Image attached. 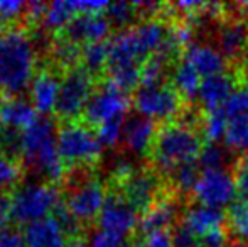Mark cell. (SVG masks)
I'll use <instances>...</instances> for the list:
<instances>
[{
	"instance_id": "cell-1",
	"label": "cell",
	"mask_w": 248,
	"mask_h": 247,
	"mask_svg": "<svg viewBox=\"0 0 248 247\" xmlns=\"http://www.w3.org/2000/svg\"><path fill=\"white\" fill-rule=\"evenodd\" d=\"M36 65V46L22 29L0 31V90L5 97H20L31 88Z\"/></svg>"
},
{
	"instance_id": "cell-2",
	"label": "cell",
	"mask_w": 248,
	"mask_h": 247,
	"mask_svg": "<svg viewBox=\"0 0 248 247\" xmlns=\"http://www.w3.org/2000/svg\"><path fill=\"white\" fill-rule=\"evenodd\" d=\"M20 156L24 165L46 183H56L66 173L58 151L56 125L47 117H39L20 134Z\"/></svg>"
},
{
	"instance_id": "cell-3",
	"label": "cell",
	"mask_w": 248,
	"mask_h": 247,
	"mask_svg": "<svg viewBox=\"0 0 248 247\" xmlns=\"http://www.w3.org/2000/svg\"><path fill=\"white\" fill-rule=\"evenodd\" d=\"M204 148V137L187 122H167L154 139L150 158L159 173L172 175L177 168L198 163Z\"/></svg>"
},
{
	"instance_id": "cell-4",
	"label": "cell",
	"mask_w": 248,
	"mask_h": 247,
	"mask_svg": "<svg viewBox=\"0 0 248 247\" xmlns=\"http://www.w3.org/2000/svg\"><path fill=\"white\" fill-rule=\"evenodd\" d=\"M12 220L17 224L31 225L34 222L52 217L59 207L58 188L46 181H29L17 186L10 195Z\"/></svg>"
},
{
	"instance_id": "cell-5",
	"label": "cell",
	"mask_w": 248,
	"mask_h": 247,
	"mask_svg": "<svg viewBox=\"0 0 248 247\" xmlns=\"http://www.w3.org/2000/svg\"><path fill=\"white\" fill-rule=\"evenodd\" d=\"M101 142L93 129L79 122H68L58 131V151L69 166L93 165L101 156Z\"/></svg>"
},
{
	"instance_id": "cell-6",
	"label": "cell",
	"mask_w": 248,
	"mask_h": 247,
	"mask_svg": "<svg viewBox=\"0 0 248 247\" xmlns=\"http://www.w3.org/2000/svg\"><path fill=\"white\" fill-rule=\"evenodd\" d=\"M107 198V190L98 180L81 173L79 176L71 178V186L68 190L64 205L79 224H90L95 218L98 220Z\"/></svg>"
},
{
	"instance_id": "cell-7",
	"label": "cell",
	"mask_w": 248,
	"mask_h": 247,
	"mask_svg": "<svg viewBox=\"0 0 248 247\" xmlns=\"http://www.w3.org/2000/svg\"><path fill=\"white\" fill-rule=\"evenodd\" d=\"M93 92V76L86 71L83 66L79 68H69L66 75L59 82V97L56 114L62 120L76 122L92 99Z\"/></svg>"
},
{
	"instance_id": "cell-8",
	"label": "cell",
	"mask_w": 248,
	"mask_h": 247,
	"mask_svg": "<svg viewBox=\"0 0 248 247\" xmlns=\"http://www.w3.org/2000/svg\"><path fill=\"white\" fill-rule=\"evenodd\" d=\"M134 107L139 115L150 119L152 122H172V119L181 112L183 97L172 85L139 86L134 95Z\"/></svg>"
},
{
	"instance_id": "cell-9",
	"label": "cell",
	"mask_w": 248,
	"mask_h": 247,
	"mask_svg": "<svg viewBox=\"0 0 248 247\" xmlns=\"http://www.w3.org/2000/svg\"><path fill=\"white\" fill-rule=\"evenodd\" d=\"M128 110V97L124 90L115 86L108 82L101 83L98 88L93 92L88 105L85 109V119L90 125L100 127L105 122L111 120L127 119Z\"/></svg>"
},
{
	"instance_id": "cell-10",
	"label": "cell",
	"mask_w": 248,
	"mask_h": 247,
	"mask_svg": "<svg viewBox=\"0 0 248 247\" xmlns=\"http://www.w3.org/2000/svg\"><path fill=\"white\" fill-rule=\"evenodd\" d=\"M193 197L199 205L223 210V207L232 205L238 197L235 178L228 169L201 171L198 183L193 188Z\"/></svg>"
},
{
	"instance_id": "cell-11",
	"label": "cell",
	"mask_w": 248,
	"mask_h": 247,
	"mask_svg": "<svg viewBox=\"0 0 248 247\" xmlns=\"http://www.w3.org/2000/svg\"><path fill=\"white\" fill-rule=\"evenodd\" d=\"M139 212L125 201L120 193L108 195L105 207L98 217V227L113 234L130 237L139 227Z\"/></svg>"
},
{
	"instance_id": "cell-12",
	"label": "cell",
	"mask_w": 248,
	"mask_h": 247,
	"mask_svg": "<svg viewBox=\"0 0 248 247\" xmlns=\"http://www.w3.org/2000/svg\"><path fill=\"white\" fill-rule=\"evenodd\" d=\"M120 195L132 208L144 214L157 201L159 178L149 171H132L122 180Z\"/></svg>"
},
{
	"instance_id": "cell-13",
	"label": "cell",
	"mask_w": 248,
	"mask_h": 247,
	"mask_svg": "<svg viewBox=\"0 0 248 247\" xmlns=\"http://www.w3.org/2000/svg\"><path fill=\"white\" fill-rule=\"evenodd\" d=\"M110 22L105 14H85L76 16L68 26L62 29V36L66 41L78 46V44L103 43L110 34Z\"/></svg>"
},
{
	"instance_id": "cell-14",
	"label": "cell",
	"mask_w": 248,
	"mask_h": 247,
	"mask_svg": "<svg viewBox=\"0 0 248 247\" xmlns=\"http://www.w3.org/2000/svg\"><path fill=\"white\" fill-rule=\"evenodd\" d=\"M183 60L189 63L202 80L226 73L225 54L209 44H189L184 51Z\"/></svg>"
},
{
	"instance_id": "cell-15",
	"label": "cell",
	"mask_w": 248,
	"mask_h": 247,
	"mask_svg": "<svg viewBox=\"0 0 248 247\" xmlns=\"http://www.w3.org/2000/svg\"><path fill=\"white\" fill-rule=\"evenodd\" d=\"M236 85L238 83L230 73H221V75H215L202 80L198 97L206 114L221 110V107L230 99Z\"/></svg>"
},
{
	"instance_id": "cell-16",
	"label": "cell",
	"mask_w": 248,
	"mask_h": 247,
	"mask_svg": "<svg viewBox=\"0 0 248 247\" xmlns=\"http://www.w3.org/2000/svg\"><path fill=\"white\" fill-rule=\"evenodd\" d=\"M59 82L58 76L51 71H41L34 76L31 83V103L39 115L47 117L56 112L59 97Z\"/></svg>"
},
{
	"instance_id": "cell-17",
	"label": "cell",
	"mask_w": 248,
	"mask_h": 247,
	"mask_svg": "<svg viewBox=\"0 0 248 247\" xmlns=\"http://www.w3.org/2000/svg\"><path fill=\"white\" fill-rule=\"evenodd\" d=\"M155 134V122L137 114V115L127 117L122 141H124L125 148L130 152H134L137 156H144L152 149Z\"/></svg>"
},
{
	"instance_id": "cell-18",
	"label": "cell",
	"mask_w": 248,
	"mask_h": 247,
	"mask_svg": "<svg viewBox=\"0 0 248 247\" xmlns=\"http://www.w3.org/2000/svg\"><path fill=\"white\" fill-rule=\"evenodd\" d=\"M32 103L22 97H3L0 100V127L9 131L24 132L36 117Z\"/></svg>"
},
{
	"instance_id": "cell-19",
	"label": "cell",
	"mask_w": 248,
	"mask_h": 247,
	"mask_svg": "<svg viewBox=\"0 0 248 247\" xmlns=\"http://www.w3.org/2000/svg\"><path fill=\"white\" fill-rule=\"evenodd\" d=\"M22 235L26 247H69L68 235L54 217L27 225Z\"/></svg>"
},
{
	"instance_id": "cell-20",
	"label": "cell",
	"mask_w": 248,
	"mask_h": 247,
	"mask_svg": "<svg viewBox=\"0 0 248 247\" xmlns=\"http://www.w3.org/2000/svg\"><path fill=\"white\" fill-rule=\"evenodd\" d=\"M183 224L198 235L199 239L208 235L209 232H215L223 229L226 224V212L219 208L204 207V205H193L189 210L184 214Z\"/></svg>"
},
{
	"instance_id": "cell-21",
	"label": "cell",
	"mask_w": 248,
	"mask_h": 247,
	"mask_svg": "<svg viewBox=\"0 0 248 247\" xmlns=\"http://www.w3.org/2000/svg\"><path fill=\"white\" fill-rule=\"evenodd\" d=\"M177 218V205L174 200H157L147 212H144L139 227L144 234L167 231Z\"/></svg>"
},
{
	"instance_id": "cell-22",
	"label": "cell",
	"mask_w": 248,
	"mask_h": 247,
	"mask_svg": "<svg viewBox=\"0 0 248 247\" xmlns=\"http://www.w3.org/2000/svg\"><path fill=\"white\" fill-rule=\"evenodd\" d=\"M248 44V27L243 22H230L219 33V51L225 58H236L245 53Z\"/></svg>"
},
{
	"instance_id": "cell-23",
	"label": "cell",
	"mask_w": 248,
	"mask_h": 247,
	"mask_svg": "<svg viewBox=\"0 0 248 247\" xmlns=\"http://www.w3.org/2000/svg\"><path fill=\"white\" fill-rule=\"evenodd\" d=\"M174 88L177 90L183 99L193 100L198 97L199 88H201L202 78L199 76V73L187 61L181 60L177 63V66L174 68Z\"/></svg>"
},
{
	"instance_id": "cell-24",
	"label": "cell",
	"mask_w": 248,
	"mask_h": 247,
	"mask_svg": "<svg viewBox=\"0 0 248 247\" xmlns=\"http://www.w3.org/2000/svg\"><path fill=\"white\" fill-rule=\"evenodd\" d=\"M75 17L73 2H52L47 3L43 24L47 31H62Z\"/></svg>"
},
{
	"instance_id": "cell-25",
	"label": "cell",
	"mask_w": 248,
	"mask_h": 247,
	"mask_svg": "<svg viewBox=\"0 0 248 247\" xmlns=\"http://www.w3.org/2000/svg\"><path fill=\"white\" fill-rule=\"evenodd\" d=\"M83 68L90 75H100L108 68V43H93L83 48L81 51Z\"/></svg>"
},
{
	"instance_id": "cell-26",
	"label": "cell",
	"mask_w": 248,
	"mask_h": 247,
	"mask_svg": "<svg viewBox=\"0 0 248 247\" xmlns=\"http://www.w3.org/2000/svg\"><path fill=\"white\" fill-rule=\"evenodd\" d=\"M226 224L235 237L248 242V201L235 200L226 212Z\"/></svg>"
},
{
	"instance_id": "cell-27",
	"label": "cell",
	"mask_w": 248,
	"mask_h": 247,
	"mask_svg": "<svg viewBox=\"0 0 248 247\" xmlns=\"http://www.w3.org/2000/svg\"><path fill=\"white\" fill-rule=\"evenodd\" d=\"M223 142L232 151H245L248 154V117L230 119Z\"/></svg>"
},
{
	"instance_id": "cell-28",
	"label": "cell",
	"mask_w": 248,
	"mask_h": 247,
	"mask_svg": "<svg viewBox=\"0 0 248 247\" xmlns=\"http://www.w3.org/2000/svg\"><path fill=\"white\" fill-rule=\"evenodd\" d=\"M230 149L221 148V146L215 144V142H208L204 144L201 151V156L198 159V165L201 171L206 169H226L230 163Z\"/></svg>"
},
{
	"instance_id": "cell-29",
	"label": "cell",
	"mask_w": 248,
	"mask_h": 247,
	"mask_svg": "<svg viewBox=\"0 0 248 247\" xmlns=\"http://www.w3.org/2000/svg\"><path fill=\"white\" fill-rule=\"evenodd\" d=\"M221 112L228 120L236 117H248V83L236 85L230 99L221 107Z\"/></svg>"
},
{
	"instance_id": "cell-30",
	"label": "cell",
	"mask_w": 248,
	"mask_h": 247,
	"mask_svg": "<svg viewBox=\"0 0 248 247\" xmlns=\"http://www.w3.org/2000/svg\"><path fill=\"white\" fill-rule=\"evenodd\" d=\"M137 16V5L128 2H113L108 3L105 10V17L108 19L110 26L115 27H127L134 22Z\"/></svg>"
},
{
	"instance_id": "cell-31",
	"label": "cell",
	"mask_w": 248,
	"mask_h": 247,
	"mask_svg": "<svg viewBox=\"0 0 248 247\" xmlns=\"http://www.w3.org/2000/svg\"><path fill=\"white\" fill-rule=\"evenodd\" d=\"M226 125H228V119H226L225 114H223L221 110L206 114L204 129H202L204 139L208 142H215V144H218V142L223 141V137H225Z\"/></svg>"
},
{
	"instance_id": "cell-32",
	"label": "cell",
	"mask_w": 248,
	"mask_h": 247,
	"mask_svg": "<svg viewBox=\"0 0 248 247\" xmlns=\"http://www.w3.org/2000/svg\"><path fill=\"white\" fill-rule=\"evenodd\" d=\"M20 181V166L14 158L0 152V191L12 190Z\"/></svg>"
},
{
	"instance_id": "cell-33",
	"label": "cell",
	"mask_w": 248,
	"mask_h": 247,
	"mask_svg": "<svg viewBox=\"0 0 248 247\" xmlns=\"http://www.w3.org/2000/svg\"><path fill=\"white\" fill-rule=\"evenodd\" d=\"M199 175H201V168H199L198 163H189V165H184L181 168H177L172 173L174 183H176L177 190L181 191H191L193 193V188L198 183Z\"/></svg>"
},
{
	"instance_id": "cell-34",
	"label": "cell",
	"mask_w": 248,
	"mask_h": 247,
	"mask_svg": "<svg viewBox=\"0 0 248 247\" xmlns=\"http://www.w3.org/2000/svg\"><path fill=\"white\" fill-rule=\"evenodd\" d=\"M125 120H111V122H105L100 127H96V135H98L101 146H107V148H115L118 142L124 139V127Z\"/></svg>"
},
{
	"instance_id": "cell-35",
	"label": "cell",
	"mask_w": 248,
	"mask_h": 247,
	"mask_svg": "<svg viewBox=\"0 0 248 247\" xmlns=\"http://www.w3.org/2000/svg\"><path fill=\"white\" fill-rule=\"evenodd\" d=\"M128 242H130L128 237L103 231V229L98 227L90 234L88 241H86V247H128Z\"/></svg>"
},
{
	"instance_id": "cell-36",
	"label": "cell",
	"mask_w": 248,
	"mask_h": 247,
	"mask_svg": "<svg viewBox=\"0 0 248 247\" xmlns=\"http://www.w3.org/2000/svg\"><path fill=\"white\" fill-rule=\"evenodd\" d=\"M27 12V3L20 0H0V29H9L12 22L19 20Z\"/></svg>"
},
{
	"instance_id": "cell-37",
	"label": "cell",
	"mask_w": 248,
	"mask_h": 247,
	"mask_svg": "<svg viewBox=\"0 0 248 247\" xmlns=\"http://www.w3.org/2000/svg\"><path fill=\"white\" fill-rule=\"evenodd\" d=\"M170 235H172V247H201V239L194 235L183 222L174 227Z\"/></svg>"
},
{
	"instance_id": "cell-38",
	"label": "cell",
	"mask_w": 248,
	"mask_h": 247,
	"mask_svg": "<svg viewBox=\"0 0 248 247\" xmlns=\"http://www.w3.org/2000/svg\"><path fill=\"white\" fill-rule=\"evenodd\" d=\"M235 185H236V195L238 200L248 201V156L243 158L235 168Z\"/></svg>"
},
{
	"instance_id": "cell-39",
	"label": "cell",
	"mask_w": 248,
	"mask_h": 247,
	"mask_svg": "<svg viewBox=\"0 0 248 247\" xmlns=\"http://www.w3.org/2000/svg\"><path fill=\"white\" fill-rule=\"evenodd\" d=\"M135 247H172V235L169 231L144 234V237Z\"/></svg>"
},
{
	"instance_id": "cell-40",
	"label": "cell",
	"mask_w": 248,
	"mask_h": 247,
	"mask_svg": "<svg viewBox=\"0 0 248 247\" xmlns=\"http://www.w3.org/2000/svg\"><path fill=\"white\" fill-rule=\"evenodd\" d=\"M0 247H26L24 235L16 229H2L0 231Z\"/></svg>"
},
{
	"instance_id": "cell-41",
	"label": "cell",
	"mask_w": 248,
	"mask_h": 247,
	"mask_svg": "<svg viewBox=\"0 0 248 247\" xmlns=\"http://www.w3.org/2000/svg\"><path fill=\"white\" fill-rule=\"evenodd\" d=\"M226 242H228V235L225 229H218L201 237V247H226Z\"/></svg>"
},
{
	"instance_id": "cell-42",
	"label": "cell",
	"mask_w": 248,
	"mask_h": 247,
	"mask_svg": "<svg viewBox=\"0 0 248 247\" xmlns=\"http://www.w3.org/2000/svg\"><path fill=\"white\" fill-rule=\"evenodd\" d=\"M12 220V207H10V198L9 197H0V231L7 229Z\"/></svg>"
},
{
	"instance_id": "cell-43",
	"label": "cell",
	"mask_w": 248,
	"mask_h": 247,
	"mask_svg": "<svg viewBox=\"0 0 248 247\" xmlns=\"http://www.w3.org/2000/svg\"><path fill=\"white\" fill-rule=\"evenodd\" d=\"M245 53H247V58H248V44H247V49H245Z\"/></svg>"
},
{
	"instance_id": "cell-44",
	"label": "cell",
	"mask_w": 248,
	"mask_h": 247,
	"mask_svg": "<svg viewBox=\"0 0 248 247\" xmlns=\"http://www.w3.org/2000/svg\"><path fill=\"white\" fill-rule=\"evenodd\" d=\"M247 247H248V246H247Z\"/></svg>"
},
{
	"instance_id": "cell-45",
	"label": "cell",
	"mask_w": 248,
	"mask_h": 247,
	"mask_svg": "<svg viewBox=\"0 0 248 247\" xmlns=\"http://www.w3.org/2000/svg\"><path fill=\"white\" fill-rule=\"evenodd\" d=\"M247 156H248V154H247Z\"/></svg>"
}]
</instances>
